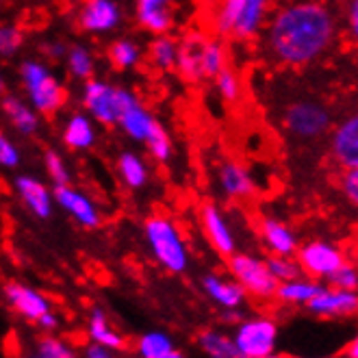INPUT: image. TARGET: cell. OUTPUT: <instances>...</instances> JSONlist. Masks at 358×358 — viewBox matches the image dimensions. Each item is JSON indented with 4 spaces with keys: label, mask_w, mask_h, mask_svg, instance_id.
<instances>
[{
    "label": "cell",
    "mask_w": 358,
    "mask_h": 358,
    "mask_svg": "<svg viewBox=\"0 0 358 358\" xmlns=\"http://www.w3.org/2000/svg\"><path fill=\"white\" fill-rule=\"evenodd\" d=\"M336 39V17L322 0H291L267 24L265 46L287 68H302L322 59Z\"/></svg>",
    "instance_id": "6da1fadb"
},
{
    "label": "cell",
    "mask_w": 358,
    "mask_h": 358,
    "mask_svg": "<svg viewBox=\"0 0 358 358\" xmlns=\"http://www.w3.org/2000/svg\"><path fill=\"white\" fill-rule=\"evenodd\" d=\"M228 68L224 41L202 33H189L178 41L176 72L189 83L215 80Z\"/></svg>",
    "instance_id": "7a4b0ae2"
},
{
    "label": "cell",
    "mask_w": 358,
    "mask_h": 358,
    "mask_svg": "<svg viewBox=\"0 0 358 358\" xmlns=\"http://www.w3.org/2000/svg\"><path fill=\"white\" fill-rule=\"evenodd\" d=\"M267 9L269 0H220L210 20L217 35L248 41L261 33Z\"/></svg>",
    "instance_id": "3957f363"
},
{
    "label": "cell",
    "mask_w": 358,
    "mask_h": 358,
    "mask_svg": "<svg viewBox=\"0 0 358 358\" xmlns=\"http://www.w3.org/2000/svg\"><path fill=\"white\" fill-rule=\"evenodd\" d=\"M143 237L155 261L170 273L189 269V248L176 222L167 215H150L143 224Z\"/></svg>",
    "instance_id": "277c9868"
},
{
    "label": "cell",
    "mask_w": 358,
    "mask_h": 358,
    "mask_svg": "<svg viewBox=\"0 0 358 358\" xmlns=\"http://www.w3.org/2000/svg\"><path fill=\"white\" fill-rule=\"evenodd\" d=\"M20 78H22L29 104L37 113L50 115L59 111L61 104L66 102V90L61 87L59 78L50 72L46 63L27 59L20 68Z\"/></svg>",
    "instance_id": "5b68a950"
},
{
    "label": "cell",
    "mask_w": 358,
    "mask_h": 358,
    "mask_svg": "<svg viewBox=\"0 0 358 358\" xmlns=\"http://www.w3.org/2000/svg\"><path fill=\"white\" fill-rule=\"evenodd\" d=\"M228 273L245 289L248 298L257 302L276 300L280 282L271 273L267 261L255 255H245V252H235L228 259Z\"/></svg>",
    "instance_id": "8992f818"
},
{
    "label": "cell",
    "mask_w": 358,
    "mask_h": 358,
    "mask_svg": "<svg viewBox=\"0 0 358 358\" xmlns=\"http://www.w3.org/2000/svg\"><path fill=\"white\" fill-rule=\"evenodd\" d=\"M137 96L124 87H115L107 80L90 78L83 87V107L87 115L104 126H113L120 122L122 111L129 107Z\"/></svg>",
    "instance_id": "52a82bcc"
},
{
    "label": "cell",
    "mask_w": 358,
    "mask_h": 358,
    "mask_svg": "<svg viewBox=\"0 0 358 358\" xmlns=\"http://www.w3.org/2000/svg\"><path fill=\"white\" fill-rule=\"evenodd\" d=\"M233 339L243 358H267L278 345V322L271 315L243 317L235 326Z\"/></svg>",
    "instance_id": "ba28073f"
},
{
    "label": "cell",
    "mask_w": 358,
    "mask_h": 358,
    "mask_svg": "<svg viewBox=\"0 0 358 358\" xmlns=\"http://www.w3.org/2000/svg\"><path fill=\"white\" fill-rule=\"evenodd\" d=\"M330 111L317 102L310 100H298L287 107L282 115L285 131L302 141L320 139L330 129Z\"/></svg>",
    "instance_id": "9c48e42d"
},
{
    "label": "cell",
    "mask_w": 358,
    "mask_h": 358,
    "mask_svg": "<svg viewBox=\"0 0 358 358\" xmlns=\"http://www.w3.org/2000/svg\"><path fill=\"white\" fill-rule=\"evenodd\" d=\"M296 257H298V261H300V265H302V269L308 278L324 280V282L332 276L336 269L348 263L343 250H339L328 241H320V239L300 245Z\"/></svg>",
    "instance_id": "30bf717a"
},
{
    "label": "cell",
    "mask_w": 358,
    "mask_h": 358,
    "mask_svg": "<svg viewBox=\"0 0 358 358\" xmlns=\"http://www.w3.org/2000/svg\"><path fill=\"white\" fill-rule=\"evenodd\" d=\"M3 293H5V300H7L9 308L31 324H37L46 313L52 310V302L44 296V293L33 289L31 285L11 280L5 285Z\"/></svg>",
    "instance_id": "8fae6325"
},
{
    "label": "cell",
    "mask_w": 358,
    "mask_h": 358,
    "mask_svg": "<svg viewBox=\"0 0 358 358\" xmlns=\"http://www.w3.org/2000/svg\"><path fill=\"white\" fill-rule=\"evenodd\" d=\"M310 315L322 320H345L358 315V291L336 289L326 285L317 298H313L304 306Z\"/></svg>",
    "instance_id": "7c38bea8"
},
{
    "label": "cell",
    "mask_w": 358,
    "mask_h": 358,
    "mask_svg": "<svg viewBox=\"0 0 358 358\" xmlns=\"http://www.w3.org/2000/svg\"><path fill=\"white\" fill-rule=\"evenodd\" d=\"M330 157L341 170L358 167V111L334 126L330 135Z\"/></svg>",
    "instance_id": "4fadbf2b"
},
{
    "label": "cell",
    "mask_w": 358,
    "mask_h": 358,
    "mask_svg": "<svg viewBox=\"0 0 358 358\" xmlns=\"http://www.w3.org/2000/svg\"><path fill=\"white\" fill-rule=\"evenodd\" d=\"M55 202L83 228H98L100 226V210L94 204V200L87 194L78 192V189L72 187L70 182L55 187Z\"/></svg>",
    "instance_id": "5bb4252c"
},
{
    "label": "cell",
    "mask_w": 358,
    "mask_h": 358,
    "mask_svg": "<svg viewBox=\"0 0 358 358\" xmlns=\"http://www.w3.org/2000/svg\"><path fill=\"white\" fill-rule=\"evenodd\" d=\"M122 22V9L115 0H85L78 9V24L83 31L104 35L117 29Z\"/></svg>",
    "instance_id": "9a60e30c"
},
{
    "label": "cell",
    "mask_w": 358,
    "mask_h": 358,
    "mask_svg": "<svg viewBox=\"0 0 358 358\" xmlns=\"http://www.w3.org/2000/svg\"><path fill=\"white\" fill-rule=\"evenodd\" d=\"M200 224L202 230L208 239V243L213 245L217 255L230 259L237 252V239L233 235V230L228 226V220L215 204H206L200 210Z\"/></svg>",
    "instance_id": "2e32d148"
},
{
    "label": "cell",
    "mask_w": 358,
    "mask_h": 358,
    "mask_svg": "<svg viewBox=\"0 0 358 358\" xmlns=\"http://www.w3.org/2000/svg\"><path fill=\"white\" fill-rule=\"evenodd\" d=\"M200 285H202V291L206 293V298L213 304H217L222 310L245 306L248 293L233 276L224 278V276H220V273H204Z\"/></svg>",
    "instance_id": "e0dca14e"
},
{
    "label": "cell",
    "mask_w": 358,
    "mask_h": 358,
    "mask_svg": "<svg viewBox=\"0 0 358 358\" xmlns=\"http://www.w3.org/2000/svg\"><path fill=\"white\" fill-rule=\"evenodd\" d=\"M13 187H15V194L20 196V200H22V204L35 217L48 220L52 215V206L57 204L55 192H50L44 182H39L33 176H17L13 180Z\"/></svg>",
    "instance_id": "ac0fdd59"
},
{
    "label": "cell",
    "mask_w": 358,
    "mask_h": 358,
    "mask_svg": "<svg viewBox=\"0 0 358 358\" xmlns=\"http://www.w3.org/2000/svg\"><path fill=\"white\" fill-rule=\"evenodd\" d=\"M172 3L174 0H137L135 3L137 22L155 35H167L174 24Z\"/></svg>",
    "instance_id": "d6986e66"
},
{
    "label": "cell",
    "mask_w": 358,
    "mask_h": 358,
    "mask_svg": "<svg viewBox=\"0 0 358 358\" xmlns=\"http://www.w3.org/2000/svg\"><path fill=\"white\" fill-rule=\"evenodd\" d=\"M261 239H263L265 248L269 250V255L296 257L298 250H300L296 233L276 217H263L261 220Z\"/></svg>",
    "instance_id": "ffe728a7"
},
{
    "label": "cell",
    "mask_w": 358,
    "mask_h": 358,
    "mask_svg": "<svg viewBox=\"0 0 358 358\" xmlns=\"http://www.w3.org/2000/svg\"><path fill=\"white\" fill-rule=\"evenodd\" d=\"M217 180L222 194L230 200H245L255 194V182L245 167L237 161H224L217 170Z\"/></svg>",
    "instance_id": "44dd1931"
},
{
    "label": "cell",
    "mask_w": 358,
    "mask_h": 358,
    "mask_svg": "<svg viewBox=\"0 0 358 358\" xmlns=\"http://www.w3.org/2000/svg\"><path fill=\"white\" fill-rule=\"evenodd\" d=\"M117 126H120V129H122L126 135H129V137H133L135 141L145 143V141H148V137L155 133V129L159 126V122L152 117L150 111H145V109H143V104L135 98V100L129 104V107H126V109L122 111Z\"/></svg>",
    "instance_id": "7402d4cb"
},
{
    "label": "cell",
    "mask_w": 358,
    "mask_h": 358,
    "mask_svg": "<svg viewBox=\"0 0 358 358\" xmlns=\"http://www.w3.org/2000/svg\"><path fill=\"white\" fill-rule=\"evenodd\" d=\"M326 285L328 282L315 280V278H308V276L280 282L278 293H276V302L287 304V306H306L313 298L320 296V293L326 289Z\"/></svg>",
    "instance_id": "603a6c76"
},
{
    "label": "cell",
    "mask_w": 358,
    "mask_h": 358,
    "mask_svg": "<svg viewBox=\"0 0 358 358\" xmlns=\"http://www.w3.org/2000/svg\"><path fill=\"white\" fill-rule=\"evenodd\" d=\"M87 336H90V341L107 345L115 352H122L126 348V339L115 328H111L107 313L100 306H94L87 315Z\"/></svg>",
    "instance_id": "cb8c5ba5"
},
{
    "label": "cell",
    "mask_w": 358,
    "mask_h": 358,
    "mask_svg": "<svg viewBox=\"0 0 358 358\" xmlns=\"http://www.w3.org/2000/svg\"><path fill=\"white\" fill-rule=\"evenodd\" d=\"M198 348L206 358H243L233 334H226L217 328H204L198 334Z\"/></svg>",
    "instance_id": "d4e9b609"
},
{
    "label": "cell",
    "mask_w": 358,
    "mask_h": 358,
    "mask_svg": "<svg viewBox=\"0 0 358 358\" xmlns=\"http://www.w3.org/2000/svg\"><path fill=\"white\" fill-rule=\"evenodd\" d=\"M92 115L85 113H72L63 129V141L72 150H87L96 143V131L92 124Z\"/></svg>",
    "instance_id": "484cf974"
},
{
    "label": "cell",
    "mask_w": 358,
    "mask_h": 358,
    "mask_svg": "<svg viewBox=\"0 0 358 358\" xmlns=\"http://www.w3.org/2000/svg\"><path fill=\"white\" fill-rule=\"evenodd\" d=\"M3 111L5 117L11 122V126L22 135H33L39 126L37 120V111L31 107V104L22 102L17 96H5L3 100Z\"/></svg>",
    "instance_id": "4316f807"
},
{
    "label": "cell",
    "mask_w": 358,
    "mask_h": 358,
    "mask_svg": "<svg viewBox=\"0 0 358 358\" xmlns=\"http://www.w3.org/2000/svg\"><path fill=\"white\" fill-rule=\"evenodd\" d=\"M150 61L157 70L170 72L176 70L178 61V41L170 35H157L150 44Z\"/></svg>",
    "instance_id": "83f0119b"
},
{
    "label": "cell",
    "mask_w": 358,
    "mask_h": 358,
    "mask_svg": "<svg viewBox=\"0 0 358 358\" xmlns=\"http://www.w3.org/2000/svg\"><path fill=\"white\" fill-rule=\"evenodd\" d=\"M174 350V341L172 336L163 332V330H150L143 332L137 343H135V352L139 358H161L167 352Z\"/></svg>",
    "instance_id": "f1b7e54d"
},
{
    "label": "cell",
    "mask_w": 358,
    "mask_h": 358,
    "mask_svg": "<svg viewBox=\"0 0 358 358\" xmlns=\"http://www.w3.org/2000/svg\"><path fill=\"white\" fill-rule=\"evenodd\" d=\"M117 172L129 189H141L148 180V167L133 152H122V157L117 159Z\"/></svg>",
    "instance_id": "f546056e"
},
{
    "label": "cell",
    "mask_w": 358,
    "mask_h": 358,
    "mask_svg": "<svg viewBox=\"0 0 358 358\" xmlns=\"http://www.w3.org/2000/svg\"><path fill=\"white\" fill-rule=\"evenodd\" d=\"M109 59L117 70H131L141 61V48L133 39H117L109 46Z\"/></svg>",
    "instance_id": "4dcf8cb0"
},
{
    "label": "cell",
    "mask_w": 358,
    "mask_h": 358,
    "mask_svg": "<svg viewBox=\"0 0 358 358\" xmlns=\"http://www.w3.org/2000/svg\"><path fill=\"white\" fill-rule=\"evenodd\" d=\"M66 61H68V70L74 78L78 80L94 78L96 61H94V55L85 46H72L66 55Z\"/></svg>",
    "instance_id": "1f68e13d"
},
{
    "label": "cell",
    "mask_w": 358,
    "mask_h": 358,
    "mask_svg": "<svg viewBox=\"0 0 358 358\" xmlns=\"http://www.w3.org/2000/svg\"><path fill=\"white\" fill-rule=\"evenodd\" d=\"M37 356L39 358H80V354L57 334L41 336L37 343Z\"/></svg>",
    "instance_id": "d6a6232c"
},
{
    "label": "cell",
    "mask_w": 358,
    "mask_h": 358,
    "mask_svg": "<svg viewBox=\"0 0 358 358\" xmlns=\"http://www.w3.org/2000/svg\"><path fill=\"white\" fill-rule=\"evenodd\" d=\"M267 265L271 269V273L276 276L278 282H287V280H296L306 276L298 257H278V255H271L267 259Z\"/></svg>",
    "instance_id": "836d02e7"
},
{
    "label": "cell",
    "mask_w": 358,
    "mask_h": 358,
    "mask_svg": "<svg viewBox=\"0 0 358 358\" xmlns=\"http://www.w3.org/2000/svg\"><path fill=\"white\" fill-rule=\"evenodd\" d=\"M145 148H148V152L152 155V159L157 163H167L172 159V152H174L172 139H170V135H167V131L163 129L161 124L155 129V133L148 137V141H145Z\"/></svg>",
    "instance_id": "e575fe53"
},
{
    "label": "cell",
    "mask_w": 358,
    "mask_h": 358,
    "mask_svg": "<svg viewBox=\"0 0 358 358\" xmlns=\"http://www.w3.org/2000/svg\"><path fill=\"white\" fill-rule=\"evenodd\" d=\"M215 87L220 92V96L226 100V102H237L239 96H241V83H239V76L226 68L217 78H215Z\"/></svg>",
    "instance_id": "d590c367"
},
{
    "label": "cell",
    "mask_w": 358,
    "mask_h": 358,
    "mask_svg": "<svg viewBox=\"0 0 358 358\" xmlns=\"http://www.w3.org/2000/svg\"><path fill=\"white\" fill-rule=\"evenodd\" d=\"M44 165H46V172H48L50 180L55 182V187H59V185H68V180H70L68 165H66V161H63L61 155H57L55 150L46 152Z\"/></svg>",
    "instance_id": "8d00e7d4"
},
{
    "label": "cell",
    "mask_w": 358,
    "mask_h": 358,
    "mask_svg": "<svg viewBox=\"0 0 358 358\" xmlns=\"http://www.w3.org/2000/svg\"><path fill=\"white\" fill-rule=\"evenodd\" d=\"M330 287L336 289H348V291H358V269L350 263H345L343 267L336 269L332 276L326 280Z\"/></svg>",
    "instance_id": "74e56055"
},
{
    "label": "cell",
    "mask_w": 358,
    "mask_h": 358,
    "mask_svg": "<svg viewBox=\"0 0 358 358\" xmlns=\"http://www.w3.org/2000/svg\"><path fill=\"white\" fill-rule=\"evenodd\" d=\"M20 46H22V33H20V29L13 24L3 27V31H0V50H3V55H15Z\"/></svg>",
    "instance_id": "f35d334b"
},
{
    "label": "cell",
    "mask_w": 358,
    "mask_h": 358,
    "mask_svg": "<svg viewBox=\"0 0 358 358\" xmlns=\"http://www.w3.org/2000/svg\"><path fill=\"white\" fill-rule=\"evenodd\" d=\"M339 187H341V194L345 196V200L354 208H358V167H354V170H343Z\"/></svg>",
    "instance_id": "ab89813d"
},
{
    "label": "cell",
    "mask_w": 358,
    "mask_h": 358,
    "mask_svg": "<svg viewBox=\"0 0 358 358\" xmlns=\"http://www.w3.org/2000/svg\"><path fill=\"white\" fill-rule=\"evenodd\" d=\"M0 163H3L7 170H13L20 163V150L17 145L9 137H0Z\"/></svg>",
    "instance_id": "60d3db41"
},
{
    "label": "cell",
    "mask_w": 358,
    "mask_h": 358,
    "mask_svg": "<svg viewBox=\"0 0 358 358\" xmlns=\"http://www.w3.org/2000/svg\"><path fill=\"white\" fill-rule=\"evenodd\" d=\"M345 33L358 46V0H348L345 5Z\"/></svg>",
    "instance_id": "b9f144b4"
},
{
    "label": "cell",
    "mask_w": 358,
    "mask_h": 358,
    "mask_svg": "<svg viewBox=\"0 0 358 358\" xmlns=\"http://www.w3.org/2000/svg\"><path fill=\"white\" fill-rule=\"evenodd\" d=\"M83 358H117V352L107 348V345H100V343H87L85 350H83Z\"/></svg>",
    "instance_id": "7bdbcfd3"
},
{
    "label": "cell",
    "mask_w": 358,
    "mask_h": 358,
    "mask_svg": "<svg viewBox=\"0 0 358 358\" xmlns=\"http://www.w3.org/2000/svg\"><path fill=\"white\" fill-rule=\"evenodd\" d=\"M41 332H46V334H52L57 328H59V317H57V313L55 310H50V313H46L44 317H41L37 324H35Z\"/></svg>",
    "instance_id": "ee69618b"
},
{
    "label": "cell",
    "mask_w": 358,
    "mask_h": 358,
    "mask_svg": "<svg viewBox=\"0 0 358 358\" xmlns=\"http://www.w3.org/2000/svg\"><path fill=\"white\" fill-rule=\"evenodd\" d=\"M220 320L228 326H237L243 320V308H224L220 313Z\"/></svg>",
    "instance_id": "f6af8a7d"
},
{
    "label": "cell",
    "mask_w": 358,
    "mask_h": 358,
    "mask_svg": "<svg viewBox=\"0 0 358 358\" xmlns=\"http://www.w3.org/2000/svg\"><path fill=\"white\" fill-rule=\"evenodd\" d=\"M44 52L50 59H63L68 55V48H66V44H61V41H50V44L44 46Z\"/></svg>",
    "instance_id": "bcb514c9"
},
{
    "label": "cell",
    "mask_w": 358,
    "mask_h": 358,
    "mask_svg": "<svg viewBox=\"0 0 358 358\" xmlns=\"http://www.w3.org/2000/svg\"><path fill=\"white\" fill-rule=\"evenodd\" d=\"M341 358H358V332L350 339V343L343 348L341 352Z\"/></svg>",
    "instance_id": "7dc6e473"
},
{
    "label": "cell",
    "mask_w": 358,
    "mask_h": 358,
    "mask_svg": "<svg viewBox=\"0 0 358 358\" xmlns=\"http://www.w3.org/2000/svg\"><path fill=\"white\" fill-rule=\"evenodd\" d=\"M161 358H187V356H185L182 352H178V350L174 348L172 352H167V354H165V356H161Z\"/></svg>",
    "instance_id": "c3c4849f"
},
{
    "label": "cell",
    "mask_w": 358,
    "mask_h": 358,
    "mask_svg": "<svg viewBox=\"0 0 358 358\" xmlns=\"http://www.w3.org/2000/svg\"><path fill=\"white\" fill-rule=\"evenodd\" d=\"M267 358H287V356H282V354H278V352H273V354L267 356Z\"/></svg>",
    "instance_id": "681fc988"
},
{
    "label": "cell",
    "mask_w": 358,
    "mask_h": 358,
    "mask_svg": "<svg viewBox=\"0 0 358 358\" xmlns=\"http://www.w3.org/2000/svg\"><path fill=\"white\" fill-rule=\"evenodd\" d=\"M27 358H39V356H37V354H35V356H27Z\"/></svg>",
    "instance_id": "f907efd6"
},
{
    "label": "cell",
    "mask_w": 358,
    "mask_h": 358,
    "mask_svg": "<svg viewBox=\"0 0 358 358\" xmlns=\"http://www.w3.org/2000/svg\"><path fill=\"white\" fill-rule=\"evenodd\" d=\"M293 358H302V356H293Z\"/></svg>",
    "instance_id": "816d5d0a"
}]
</instances>
